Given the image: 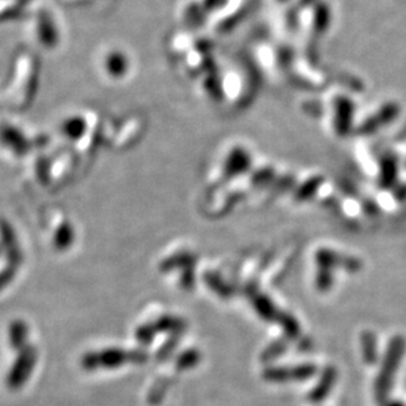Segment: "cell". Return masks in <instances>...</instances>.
Instances as JSON below:
<instances>
[{
	"label": "cell",
	"mask_w": 406,
	"mask_h": 406,
	"mask_svg": "<svg viewBox=\"0 0 406 406\" xmlns=\"http://www.w3.org/2000/svg\"><path fill=\"white\" fill-rule=\"evenodd\" d=\"M388 406H404L401 403H392V404H389Z\"/></svg>",
	"instance_id": "603a6c76"
},
{
	"label": "cell",
	"mask_w": 406,
	"mask_h": 406,
	"mask_svg": "<svg viewBox=\"0 0 406 406\" xmlns=\"http://www.w3.org/2000/svg\"><path fill=\"white\" fill-rule=\"evenodd\" d=\"M168 384H159L158 387H155L154 389L150 392L149 394V403L150 404H159L161 403V400L163 398V396H165V393L168 391Z\"/></svg>",
	"instance_id": "ffe728a7"
},
{
	"label": "cell",
	"mask_w": 406,
	"mask_h": 406,
	"mask_svg": "<svg viewBox=\"0 0 406 406\" xmlns=\"http://www.w3.org/2000/svg\"><path fill=\"white\" fill-rule=\"evenodd\" d=\"M405 350V341L403 336H394L389 345V349L387 351L385 361L383 363L381 372L378 375V381H376V393L380 401L385 400L387 394L389 393L391 385H392L393 376L397 371V367L401 362L403 354Z\"/></svg>",
	"instance_id": "7a4b0ae2"
},
{
	"label": "cell",
	"mask_w": 406,
	"mask_h": 406,
	"mask_svg": "<svg viewBox=\"0 0 406 406\" xmlns=\"http://www.w3.org/2000/svg\"><path fill=\"white\" fill-rule=\"evenodd\" d=\"M201 361V354L195 349L183 351L182 354L178 356L175 367L178 371H187L194 367H196Z\"/></svg>",
	"instance_id": "5bb4252c"
},
{
	"label": "cell",
	"mask_w": 406,
	"mask_h": 406,
	"mask_svg": "<svg viewBox=\"0 0 406 406\" xmlns=\"http://www.w3.org/2000/svg\"><path fill=\"white\" fill-rule=\"evenodd\" d=\"M28 339V325L21 320H14L8 327V342L14 350H23Z\"/></svg>",
	"instance_id": "9c48e42d"
},
{
	"label": "cell",
	"mask_w": 406,
	"mask_h": 406,
	"mask_svg": "<svg viewBox=\"0 0 406 406\" xmlns=\"http://www.w3.org/2000/svg\"><path fill=\"white\" fill-rule=\"evenodd\" d=\"M36 363H37V350L32 345H28L23 350L19 351V355L6 378L7 387L12 391L20 389L27 383L30 374L34 369Z\"/></svg>",
	"instance_id": "3957f363"
},
{
	"label": "cell",
	"mask_w": 406,
	"mask_h": 406,
	"mask_svg": "<svg viewBox=\"0 0 406 406\" xmlns=\"http://www.w3.org/2000/svg\"><path fill=\"white\" fill-rule=\"evenodd\" d=\"M254 307L256 309V312L259 313V316L263 317L265 320H272V317L275 316V309L272 307V304L270 303V300L265 296L255 297L254 298Z\"/></svg>",
	"instance_id": "e0dca14e"
},
{
	"label": "cell",
	"mask_w": 406,
	"mask_h": 406,
	"mask_svg": "<svg viewBox=\"0 0 406 406\" xmlns=\"http://www.w3.org/2000/svg\"><path fill=\"white\" fill-rule=\"evenodd\" d=\"M156 334L158 333L155 330L154 323H145V325H142L136 330V338L142 345L150 343Z\"/></svg>",
	"instance_id": "ac0fdd59"
},
{
	"label": "cell",
	"mask_w": 406,
	"mask_h": 406,
	"mask_svg": "<svg viewBox=\"0 0 406 406\" xmlns=\"http://www.w3.org/2000/svg\"><path fill=\"white\" fill-rule=\"evenodd\" d=\"M14 278V267L8 266L0 271V291L4 290Z\"/></svg>",
	"instance_id": "44dd1931"
},
{
	"label": "cell",
	"mask_w": 406,
	"mask_h": 406,
	"mask_svg": "<svg viewBox=\"0 0 406 406\" xmlns=\"http://www.w3.org/2000/svg\"><path fill=\"white\" fill-rule=\"evenodd\" d=\"M362 345H363V355L367 363H375L376 354H378V346H376V338L369 333L365 332L362 336Z\"/></svg>",
	"instance_id": "9a60e30c"
},
{
	"label": "cell",
	"mask_w": 406,
	"mask_h": 406,
	"mask_svg": "<svg viewBox=\"0 0 406 406\" xmlns=\"http://www.w3.org/2000/svg\"><path fill=\"white\" fill-rule=\"evenodd\" d=\"M24 141L26 139L23 137L20 129L7 123L0 124V145L11 154H21Z\"/></svg>",
	"instance_id": "52a82bcc"
},
{
	"label": "cell",
	"mask_w": 406,
	"mask_h": 406,
	"mask_svg": "<svg viewBox=\"0 0 406 406\" xmlns=\"http://www.w3.org/2000/svg\"><path fill=\"white\" fill-rule=\"evenodd\" d=\"M195 284V274L192 268H185L182 275V285L185 290H191Z\"/></svg>",
	"instance_id": "7402d4cb"
},
{
	"label": "cell",
	"mask_w": 406,
	"mask_h": 406,
	"mask_svg": "<svg viewBox=\"0 0 406 406\" xmlns=\"http://www.w3.org/2000/svg\"><path fill=\"white\" fill-rule=\"evenodd\" d=\"M239 161H250L247 149L242 145H232V148H226L224 154L219 156L216 165L210 172V178L212 183H220V179H227L229 168L236 166L239 171L247 168L249 163H239Z\"/></svg>",
	"instance_id": "277c9868"
},
{
	"label": "cell",
	"mask_w": 406,
	"mask_h": 406,
	"mask_svg": "<svg viewBox=\"0 0 406 406\" xmlns=\"http://www.w3.org/2000/svg\"><path fill=\"white\" fill-rule=\"evenodd\" d=\"M316 374V365H300L294 368H268L265 371V378L272 383H285V381H304Z\"/></svg>",
	"instance_id": "8992f818"
},
{
	"label": "cell",
	"mask_w": 406,
	"mask_h": 406,
	"mask_svg": "<svg viewBox=\"0 0 406 406\" xmlns=\"http://www.w3.org/2000/svg\"><path fill=\"white\" fill-rule=\"evenodd\" d=\"M0 238H1V246L7 254V258L10 261V266L16 267L21 263V252L17 246L16 237L11 226L1 221L0 223Z\"/></svg>",
	"instance_id": "ba28073f"
},
{
	"label": "cell",
	"mask_w": 406,
	"mask_h": 406,
	"mask_svg": "<svg viewBox=\"0 0 406 406\" xmlns=\"http://www.w3.org/2000/svg\"><path fill=\"white\" fill-rule=\"evenodd\" d=\"M74 227L69 221H62L54 233V246L58 250H66L74 243Z\"/></svg>",
	"instance_id": "7c38bea8"
},
{
	"label": "cell",
	"mask_w": 406,
	"mask_h": 406,
	"mask_svg": "<svg viewBox=\"0 0 406 406\" xmlns=\"http://www.w3.org/2000/svg\"><path fill=\"white\" fill-rule=\"evenodd\" d=\"M336 371L333 368H327L323 372V378L320 380V383L317 384V387L313 389V392L309 394V400L312 403H321L323 398L329 394L334 381H336Z\"/></svg>",
	"instance_id": "30bf717a"
},
{
	"label": "cell",
	"mask_w": 406,
	"mask_h": 406,
	"mask_svg": "<svg viewBox=\"0 0 406 406\" xmlns=\"http://www.w3.org/2000/svg\"><path fill=\"white\" fill-rule=\"evenodd\" d=\"M196 263V256L191 252H179V254H174L171 255L168 259H165L159 268L162 271H172L176 268H192L194 265Z\"/></svg>",
	"instance_id": "8fae6325"
},
{
	"label": "cell",
	"mask_w": 406,
	"mask_h": 406,
	"mask_svg": "<svg viewBox=\"0 0 406 406\" xmlns=\"http://www.w3.org/2000/svg\"><path fill=\"white\" fill-rule=\"evenodd\" d=\"M204 281L207 283V285L210 287L212 291H214L216 294L221 297H229L232 294V288L229 285H226L224 281L220 279V276H217L213 272H207L204 275Z\"/></svg>",
	"instance_id": "2e32d148"
},
{
	"label": "cell",
	"mask_w": 406,
	"mask_h": 406,
	"mask_svg": "<svg viewBox=\"0 0 406 406\" xmlns=\"http://www.w3.org/2000/svg\"><path fill=\"white\" fill-rule=\"evenodd\" d=\"M179 334H181V333H175V334L171 336L168 342L165 343V346L159 350V352H158V359H159V361H165L168 355L174 351L175 346H176L178 342H179Z\"/></svg>",
	"instance_id": "d6986e66"
},
{
	"label": "cell",
	"mask_w": 406,
	"mask_h": 406,
	"mask_svg": "<svg viewBox=\"0 0 406 406\" xmlns=\"http://www.w3.org/2000/svg\"><path fill=\"white\" fill-rule=\"evenodd\" d=\"M99 66L108 79L119 81L128 75L130 59L123 49L112 46L101 52L99 57Z\"/></svg>",
	"instance_id": "5b68a950"
},
{
	"label": "cell",
	"mask_w": 406,
	"mask_h": 406,
	"mask_svg": "<svg viewBox=\"0 0 406 406\" xmlns=\"http://www.w3.org/2000/svg\"><path fill=\"white\" fill-rule=\"evenodd\" d=\"M146 361L148 354L143 351H126L114 347L84 354L81 365L85 371H95L99 368L114 369L125 363H145Z\"/></svg>",
	"instance_id": "6da1fadb"
},
{
	"label": "cell",
	"mask_w": 406,
	"mask_h": 406,
	"mask_svg": "<svg viewBox=\"0 0 406 406\" xmlns=\"http://www.w3.org/2000/svg\"><path fill=\"white\" fill-rule=\"evenodd\" d=\"M153 323L156 333H181L185 327L182 318L175 316H163Z\"/></svg>",
	"instance_id": "4fadbf2b"
}]
</instances>
